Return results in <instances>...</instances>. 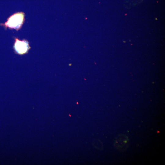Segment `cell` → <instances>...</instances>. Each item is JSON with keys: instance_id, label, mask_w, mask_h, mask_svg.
Wrapping results in <instances>:
<instances>
[{"instance_id": "1", "label": "cell", "mask_w": 165, "mask_h": 165, "mask_svg": "<svg viewBox=\"0 0 165 165\" xmlns=\"http://www.w3.org/2000/svg\"><path fill=\"white\" fill-rule=\"evenodd\" d=\"M24 14L22 12L16 13L10 16L5 23V25L9 28L19 29L23 24Z\"/></svg>"}, {"instance_id": "2", "label": "cell", "mask_w": 165, "mask_h": 165, "mask_svg": "<svg viewBox=\"0 0 165 165\" xmlns=\"http://www.w3.org/2000/svg\"><path fill=\"white\" fill-rule=\"evenodd\" d=\"M13 48L16 54L23 55L28 53L31 47L27 41L16 38Z\"/></svg>"}, {"instance_id": "3", "label": "cell", "mask_w": 165, "mask_h": 165, "mask_svg": "<svg viewBox=\"0 0 165 165\" xmlns=\"http://www.w3.org/2000/svg\"><path fill=\"white\" fill-rule=\"evenodd\" d=\"M114 145L118 150L121 151H126L129 145L127 136L125 134H119L115 138Z\"/></svg>"}, {"instance_id": "4", "label": "cell", "mask_w": 165, "mask_h": 165, "mask_svg": "<svg viewBox=\"0 0 165 165\" xmlns=\"http://www.w3.org/2000/svg\"><path fill=\"white\" fill-rule=\"evenodd\" d=\"M143 0H125V3L127 6H133L141 2Z\"/></svg>"}]
</instances>
